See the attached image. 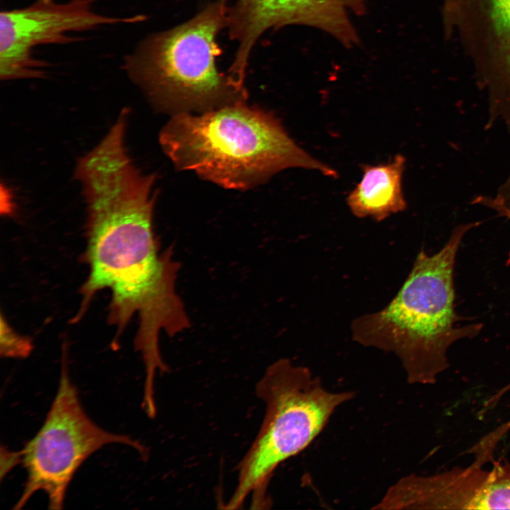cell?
<instances>
[{"label": "cell", "mask_w": 510, "mask_h": 510, "mask_svg": "<svg viewBox=\"0 0 510 510\" xmlns=\"http://www.w3.org/2000/svg\"><path fill=\"white\" fill-rule=\"evenodd\" d=\"M509 389H510V384L508 385H507L506 387H504V389H502V391H503L504 392H506L508 391ZM506 425H507L508 427L510 428V421H508V422H506Z\"/></svg>", "instance_id": "5bb4252c"}, {"label": "cell", "mask_w": 510, "mask_h": 510, "mask_svg": "<svg viewBox=\"0 0 510 510\" xmlns=\"http://www.w3.org/2000/svg\"><path fill=\"white\" fill-rule=\"evenodd\" d=\"M75 177L86 204L89 274L72 322L83 317L96 293L108 289V321L116 329L112 346L137 315L134 345L144 364V386L152 389L157 371L167 370L160 334L171 337L190 327L176 288L179 264L171 247L161 250L154 232L155 176L142 174L127 152L111 149L82 161Z\"/></svg>", "instance_id": "6da1fadb"}, {"label": "cell", "mask_w": 510, "mask_h": 510, "mask_svg": "<svg viewBox=\"0 0 510 510\" xmlns=\"http://www.w3.org/2000/svg\"><path fill=\"white\" fill-rule=\"evenodd\" d=\"M498 213H499V216L504 217L508 220H510V209H509L504 206H501L499 208Z\"/></svg>", "instance_id": "4fadbf2b"}, {"label": "cell", "mask_w": 510, "mask_h": 510, "mask_svg": "<svg viewBox=\"0 0 510 510\" xmlns=\"http://www.w3.org/2000/svg\"><path fill=\"white\" fill-rule=\"evenodd\" d=\"M109 443L127 445L142 455L145 454L137 441L107 431L90 419L69 379L63 358L59 387L45 422L20 452L27 480L14 509L22 508L39 490L47 494L49 509H62L66 490L79 467Z\"/></svg>", "instance_id": "8992f818"}, {"label": "cell", "mask_w": 510, "mask_h": 510, "mask_svg": "<svg viewBox=\"0 0 510 510\" xmlns=\"http://www.w3.org/2000/svg\"><path fill=\"white\" fill-rule=\"evenodd\" d=\"M457 226L446 244L429 255L421 249L403 285L380 311L351 323L353 339L393 353L410 384H434L448 368L447 352L455 341L476 336L481 324L460 325L454 306V267L464 235L479 226Z\"/></svg>", "instance_id": "7a4b0ae2"}, {"label": "cell", "mask_w": 510, "mask_h": 510, "mask_svg": "<svg viewBox=\"0 0 510 510\" xmlns=\"http://www.w3.org/2000/svg\"><path fill=\"white\" fill-rule=\"evenodd\" d=\"M0 346L1 356L6 358H26L33 349L30 340L14 332L3 316L1 317Z\"/></svg>", "instance_id": "8fae6325"}, {"label": "cell", "mask_w": 510, "mask_h": 510, "mask_svg": "<svg viewBox=\"0 0 510 510\" xmlns=\"http://www.w3.org/2000/svg\"><path fill=\"white\" fill-rule=\"evenodd\" d=\"M159 142L175 167L221 187L246 190L288 168L336 171L298 146L272 113L245 103L171 115Z\"/></svg>", "instance_id": "3957f363"}, {"label": "cell", "mask_w": 510, "mask_h": 510, "mask_svg": "<svg viewBox=\"0 0 510 510\" xmlns=\"http://www.w3.org/2000/svg\"><path fill=\"white\" fill-rule=\"evenodd\" d=\"M406 159L396 154L387 163L362 166V178L346 198L347 205L358 218L382 221L407 208L402 178Z\"/></svg>", "instance_id": "30bf717a"}, {"label": "cell", "mask_w": 510, "mask_h": 510, "mask_svg": "<svg viewBox=\"0 0 510 510\" xmlns=\"http://www.w3.org/2000/svg\"><path fill=\"white\" fill-rule=\"evenodd\" d=\"M256 392L265 404V416L239 464L230 509L239 507L251 493H261L275 469L309 446L335 410L355 395L353 391L327 390L309 368L288 358L266 369Z\"/></svg>", "instance_id": "5b68a950"}, {"label": "cell", "mask_w": 510, "mask_h": 510, "mask_svg": "<svg viewBox=\"0 0 510 510\" xmlns=\"http://www.w3.org/2000/svg\"><path fill=\"white\" fill-rule=\"evenodd\" d=\"M374 509H510V465L472 463L431 475L402 477Z\"/></svg>", "instance_id": "9c48e42d"}, {"label": "cell", "mask_w": 510, "mask_h": 510, "mask_svg": "<svg viewBox=\"0 0 510 510\" xmlns=\"http://www.w3.org/2000/svg\"><path fill=\"white\" fill-rule=\"evenodd\" d=\"M43 1H52V0H43Z\"/></svg>", "instance_id": "9a60e30c"}, {"label": "cell", "mask_w": 510, "mask_h": 510, "mask_svg": "<svg viewBox=\"0 0 510 510\" xmlns=\"http://www.w3.org/2000/svg\"><path fill=\"white\" fill-rule=\"evenodd\" d=\"M500 29L510 38V0H490Z\"/></svg>", "instance_id": "7c38bea8"}, {"label": "cell", "mask_w": 510, "mask_h": 510, "mask_svg": "<svg viewBox=\"0 0 510 510\" xmlns=\"http://www.w3.org/2000/svg\"><path fill=\"white\" fill-rule=\"evenodd\" d=\"M95 0H72L65 4L40 0L23 8L0 14V78L1 80L41 78L47 63L35 59L33 48L39 45L64 44L78 40L66 35L102 25L140 21L141 16L118 18L92 10Z\"/></svg>", "instance_id": "52a82bcc"}, {"label": "cell", "mask_w": 510, "mask_h": 510, "mask_svg": "<svg viewBox=\"0 0 510 510\" xmlns=\"http://www.w3.org/2000/svg\"><path fill=\"white\" fill-rule=\"evenodd\" d=\"M228 11L225 1L214 3L188 22L150 36L127 57L128 74L157 110L200 113L245 103L244 86L215 65L216 36L227 26Z\"/></svg>", "instance_id": "277c9868"}, {"label": "cell", "mask_w": 510, "mask_h": 510, "mask_svg": "<svg viewBox=\"0 0 510 510\" xmlns=\"http://www.w3.org/2000/svg\"><path fill=\"white\" fill-rule=\"evenodd\" d=\"M366 0H237L228 11L227 26L238 42L229 74L245 80L251 50L259 37L271 28L298 24L331 35L346 47L356 45L358 35L352 15L365 11Z\"/></svg>", "instance_id": "ba28073f"}]
</instances>
